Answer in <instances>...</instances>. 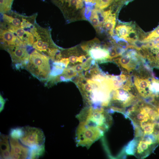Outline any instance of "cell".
Returning a JSON list of instances; mask_svg holds the SVG:
<instances>
[{
    "label": "cell",
    "mask_w": 159,
    "mask_h": 159,
    "mask_svg": "<svg viewBox=\"0 0 159 159\" xmlns=\"http://www.w3.org/2000/svg\"><path fill=\"white\" fill-rule=\"evenodd\" d=\"M31 32L34 39L32 48L54 60L60 50L52 42L48 29L40 26L37 23Z\"/></svg>",
    "instance_id": "6da1fadb"
},
{
    "label": "cell",
    "mask_w": 159,
    "mask_h": 159,
    "mask_svg": "<svg viewBox=\"0 0 159 159\" xmlns=\"http://www.w3.org/2000/svg\"><path fill=\"white\" fill-rule=\"evenodd\" d=\"M49 59L46 55L34 49L29 54L25 69L40 81H46L51 71Z\"/></svg>",
    "instance_id": "7a4b0ae2"
},
{
    "label": "cell",
    "mask_w": 159,
    "mask_h": 159,
    "mask_svg": "<svg viewBox=\"0 0 159 159\" xmlns=\"http://www.w3.org/2000/svg\"><path fill=\"white\" fill-rule=\"evenodd\" d=\"M1 21L30 31L36 24L37 14L30 16L21 15L14 11L1 14Z\"/></svg>",
    "instance_id": "3957f363"
},
{
    "label": "cell",
    "mask_w": 159,
    "mask_h": 159,
    "mask_svg": "<svg viewBox=\"0 0 159 159\" xmlns=\"http://www.w3.org/2000/svg\"><path fill=\"white\" fill-rule=\"evenodd\" d=\"M23 128V133L19 140L23 145L32 148L44 144L45 137L40 129L29 126Z\"/></svg>",
    "instance_id": "277c9868"
},
{
    "label": "cell",
    "mask_w": 159,
    "mask_h": 159,
    "mask_svg": "<svg viewBox=\"0 0 159 159\" xmlns=\"http://www.w3.org/2000/svg\"><path fill=\"white\" fill-rule=\"evenodd\" d=\"M2 48L10 54L13 65L16 69L19 70L25 68L30 54L26 47L7 46Z\"/></svg>",
    "instance_id": "5b68a950"
},
{
    "label": "cell",
    "mask_w": 159,
    "mask_h": 159,
    "mask_svg": "<svg viewBox=\"0 0 159 159\" xmlns=\"http://www.w3.org/2000/svg\"><path fill=\"white\" fill-rule=\"evenodd\" d=\"M130 86H124L122 88L117 89L115 91L111 103L113 108L122 109L130 104L134 97Z\"/></svg>",
    "instance_id": "8992f818"
},
{
    "label": "cell",
    "mask_w": 159,
    "mask_h": 159,
    "mask_svg": "<svg viewBox=\"0 0 159 159\" xmlns=\"http://www.w3.org/2000/svg\"><path fill=\"white\" fill-rule=\"evenodd\" d=\"M0 27V28L7 30L15 34L28 46H32L34 39L30 32L1 21Z\"/></svg>",
    "instance_id": "52a82bcc"
},
{
    "label": "cell",
    "mask_w": 159,
    "mask_h": 159,
    "mask_svg": "<svg viewBox=\"0 0 159 159\" xmlns=\"http://www.w3.org/2000/svg\"><path fill=\"white\" fill-rule=\"evenodd\" d=\"M9 138L11 147V158H28L29 148L22 145L23 144L20 143L18 140L13 139L10 137Z\"/></svg>",
    "instance_id": "ba28073f"
},
{
    "label": "cell",
    "mask_w": 159,
    "mask_h": 159,
    "mask_svg": "<svg viewBox=\"0 0 159 159\" xmlns=\"http://www.w3.org/2000/svg\"><path fill=\"white\" fill-rule=\"evenodd\" d=\"M0 45L1 48L7 46L22 47L27 46L17 36L9 31L0 28Z\"/></svg>",
    "instance_id": "9c48e42d"
},
{
    "label": "cell",
    "mask_w": 159,
    "mask_h": 159,
    "mask_svg": "<svg viewBox=\"0 0 159 159\" xmlns=\"http://www.w3.org/2000/svg\"><path fill=\"white\" fill-rule=\"evenodd\" d=\"M143 49L150 65L153 68L159 69V43L150 42L144 46Z\"/></svg>",
    "instance_id": "30bf717a"
},
{
    "label": "cell",
    "mask_w": 159,
    "mask_h": 159,
    "mask_svg": "<svg viewBox=\"0 0 159 159\" xmlns=\"http://www.w3.org/2000/svg\"><path fill=\"white\" fill-rule=\"evenodd\" d=\"M88 44L89 49L87 52L88 55L95 60L102 61L109 58V52L104 48H102L100 46L96 43H90Z\"/></svg>",
    "instance_id": "8fae6325"
},
{
    "label": "cell",
    "mask_w": 159,
    "mask_h": 159,
    "mask_svg": "<svg viewBox=\"0 0 159 159\" xmlns=\"http://www.w3.org/2000/svg\"><path fill=\"white\" fill-rule=\"evenodd\" d=\"M151 82L147 79L136 78L134 81L135 85L139 93L144 97L151 95L150 90Z\"/></svg>",
    "instance_id": "7c38bea8"
},
{
    "label": "cell",
    "mask_w": 159,
    "mask_h": 159,
    "mask_svg": "<svg viewBox=\"0 0 159 159\" xmlns=\"http://www.w3.org/2000/svg\"><path fill=\"white\" fill-rule=\"evenodd\" d=\"M0 134L1 158H11V147L9 137L7 135L1 134V133Z\"/></svg>",
    "instance_id": "4fadbf2b"
},
{
    "label": "cell",
    "mask_w": 159,
    "mask_h": 159,
    "mask_svg": "<svg viewBox=\"0 0 159 159\" xmlns=\"http://www.w3.org/2000/svg\"><path fill=\"white\" fill-rule=\"evenodd\" d=\"M136 146L135 153L140 157H144L148 153L149 147L153 143L152 140L148 138H141Z\"/></svg>",
    "instance_id": "5bb4252c"
},
{
    "label": "cell",
    "mask_w": 159,
    "mask_h": 159,
    "mask_svg": "<svg viewBox=\"0 0 159 159\" xmlns=\"http://www.w3.org/2000/svg\"><path fill=\"white\" fill-rule=\"evenodd\" d=\"M115 20V16L112 15H110L104 18L103 25L105 29L112 36L113 34V31L116 23Z\"/></svg>",
    "instance_id": "9a60e30c"
},
{
    "label": "cell",
    "mask_w": 159,
    "mask_h": 159,
    "mask_svg": "<svg viewBox=\"0 0 159 159\" xmlns=\"http://www.w3.org/2000/svg\"><path fill=\"white\" fill-rule=\"evenodd\" d=\"M132 28V26L126 25H118L115 28L116 34L120 38L125 40Z\"/></svg>",
    "instance_id": "2e32d148"
},
{
    "label": "cell",
    "mask_w": 159,
    "mask_h": 159,
    "mask_svg": "<svg viewBox=\"0 0 159 159\" xmlns=\"http://www.w3.org/2000/svg\"><path fill=\"white\" fill-rule=\"evenodd\" d=\"M29 148L28 158H38L43 155L45 153L44 144L39 146Z\"/></svg>",
    "instance_id": "e0dca14e"
},
{
    "label": "cell",
    "mask_w": 159,
    "mask_h": 159,
    "mask_svg": "<svg viewBox=\"0 0 159 159\" xmlns=\"http://www.w3.org/2000/svg\"><path fill=\"white\" fill-rule=\"evenodd\" d=\"M23 133L22 127H17L11 130L9 137L13 139H19L22 136Z\"/></svg>",
    "instance_id": "ac0fdd59"
},
{
    "label": "cell",
    "mask_w": 159,
    "mask_h": 159,
    "mask_svg": "<svg viewBox=\"0 0 159 159\" xmlns=\"http://www.w3.org/2000/svg\"><path fill=\"white\" fill-rule=\"evenodd\" d=\"M114 0H93L96 8L102 9L107 7Z\"/></svg>",
    "instance_id": "d6986e66"
},
{
    "label": "cell",
    "mask_w": 159,
    "mask_h": 159,
    "mask_svg": "<svg viewBox=\"0 0 159 159\" xmlns=\"http://www.w3.org/2000/svg\"><path fill=\"white\" fill-rule=\"evenodd\" d=\"M91 13L90 21L93 26L95 28H96L100 25L96 9H93Z\"/></svg>",
    "instance_id": "ffe728a7"
},
{
    "label": "cell",
    "mask_w": 159,
    "mask_h": 159,
    "mask_svg": "<svg viewBox=\"0 0 159 159\" xmlns=\"http://www.w3.org/2000/svg\"><path fill=\"white\" fill-rule=\"evenodd\" d=\"M138 39V37L136 31L132 28L125 40L130 43H133L137 41Z\"/></svg>",
    "instance_id": "44dd1931"
},
{
    "label": "cell",
    "mask_w": 159,
    "mask_h": 159,
    "mask_svg": "<svg viewBox=\"0 0 159 159\" xmlns=\"http://www.w3.org/2000/svg\"><path fill=\"white\" fill-rule=\"evenodd\" d=\"M150 90L152 93L159 92V82L155 80H153L151 82Z\"/></svg>",
    "instance_id": "7402d4cb"
},
{
    "label": "cell",
    "mask_w": 159,
    "mask_h": 159,
    "mask_svg": "<svg viewBox=\"0 0 159 159\" xmlns=\"http://www.w3.org/2000/svg\"><path fill=\"white\" fill-rule=\"evenodd\" d=\"M109 59H112L120 55L118 53L116 47H113L110 49Z\"/></svg>",
    "instance_id": "603a6c76"
},
{
    "label": "cell",
    "mask_w": 159,
    "mask_h": 159,
    "mask_svg": "<svg viewBox=\"0 0 159 159\" xmlns=\"http://www.w3.org/2000/svg\"><path fill=\"white\" fill-rule=\"evenodd\" d=\"M72 67L78 73H80L84 70L82 64H78Z\"/></svg>",
    "instance_id": "cb8c5ba5"
},
{
    "label": "cell",
    "mask_w": 159,
    "mask_h": 159,
    "mask_svg": "<svg viewBox=\"0 0 159 159\" xmlns=\"http://www.w3.org/2000/svg\"><path fill=\"white\" fill-rule=\"evenodd\" d=\"M116 39V40L120 46L123 47H126L127 46L128 44L127 42L125 41L124 39L120 38H115Z\"/></svg>",
    "instance_id": "d4e9b609"
},
{
    "label": "cell",
    "mask_w": 159,
    "mask_h": 159,
    "mask_svg": "<svg viewBox=\"0 0 159 159\" xmlns=\"http://www.w3.org/2000/svg\"><path fill=\"white\" fill-rule=\"evenodd\" d=\"M6 102L4 98L2 96L0 95V112L2 111L4 108V105Z\"/></svg>",
    "instance_id": "484cf974"
},
{
    "label": "cell",
    "mask_w": 159,
    "mask_h": 159,
    "mask_svg": "<svg viewBox=\"0 0 159 159\" xmlns=\"http://www.w3.org/2000/svg\"><path fill=\"white\" fill-rule=\"evenodd\" d=\"M58 61L64 64L67 67L69 64V58L66 57H62Z\"/></svg>",
    "instance_id": "4316f807"
},
{
    "label": "cell",
    "mask_w": 159,
    "mask_h": 159,
    "mask_svg": "<svg viewBox=\"0 0 159 159\" xmlns=\"http://www.w3.org/2000/svg\"><path fill=\"white\" fill-rule=\"evenodd\" d=\"M78 57L72 55L70 56L69 58V62L71 63L74 64L77 62Z\"/></svg>",
    "instance_id": "83f0119b"
},
{
    "label": "cell",
    "mask_w": 159,
    "mask_h": 159,
    "mask_svg": "<svg viewBox=\"0 0 159 159\" xmlns=\"http://www.w3.org/2000/svg\"><path fill=\"white\" fill-rule=\"evenodd\" d=\"M85 56L82 55L78 57L77 59V62H78L81 63H84L87 60Z\"/></svg>",
    "instance_id": "f1b7e54d"
},
{
    "label": "cell",
    "mask_w": 159,
    "mask_h": 159,
    "mask_svg": "<svg viewBox=\"0 0 159 159\" xmlns=\"http://www.w3.org/2000/svg\"><path fill=\"white\" fill-rule=\"evenodd\" d=\"M84 0L86 2L88 3V2H91L93 1V0Z\"/></svg>",
    "instance_id": "f546056e"
}]
</instances>
